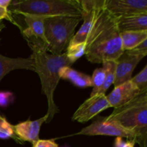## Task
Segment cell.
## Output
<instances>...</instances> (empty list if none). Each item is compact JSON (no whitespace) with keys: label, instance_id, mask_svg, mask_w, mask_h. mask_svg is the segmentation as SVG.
I'll use <instances>...</instances> for the list:
<instances>
[{"label":"cell","instance_id":"obj_1","mask_svg":"<svg viewBox=\"0 0 147 147\" xmlns=\"http://www.w3.org/2000/svg\"><path fill=\"white\" fill-rule=\"evenodd\" d=\"M123 53L117 18L105 7L99 13L86 40V58L92 63L116 61Z\"/></svg>","mask_w":147,"mask_h":147},{"label":"cell","instance_id":"obj_2","mask_svg":"<svg viewBox=\"0 0 147 147\" xmlns=\"http://www.w3.org/2000/svg\"><path fill=\"white\" fill-rule=\"evenodd\" d=\"M32 50L31 57L34 60V72L38 74L42 85V92L47 99L48 109L46 123H50L59 109L54 100V93L60 80V69L70 67L73 64L69 60L65 53L59 55L47 53L46 47L41 44L28 43Z\"/></svg>","mask_w":147,"mask_h":147},{"label":"cell","instance_id":"obj_3","mask_svg":"<svg viewBox=\"0 0 147 147\" xmlns=\"http://www.w3.org/2000/svg\"><path fill=\"white\" fill-rule=\"evenodd\" d=\"M107 118L133 132L135 142L139 146L147 147V89L123 106L113 109Z\"/></svg>","mask_w":147,"mask_h":147},{"label":"cell","instance_id":"obj_4","mask_svg":"<svg viewBox=\"0 0 147 147\" xmlns=\"http://www.w3.org/2000/svg\"><path fill=\"white\" fill-rule=\"evenodd\" d=\"M11 14L40 17H82L78 0H19L11 1L9 7Z\"/></svg>","mask_w":147,"mask_h":147},{"label":"cell","instance_id":"obj_5","mask_svg":"<svg viewBox=\"0 0 147 147\" xmlns=\"http://www.w3.org/2000/svg\"><path fill=\"white\" fill-rule=\"evenodd\" d=\"M83 18L71 17H48L45 20V34L47 42V52L63 54L74 35L76 27Z\"/></svg>","mask_w":147,"mask_h":147},{"label":"cell","instance_id":"obj_6","mask_svg":"<svg viewBox=\"0 0 147 147\" xmlns=\"http://www.w3.org/2000/svg\"><path fill=\"white\" fill-rule=\"evenodd\" d=\"M78 135L86 136H111L116 137L127 138L134 140L135 134L125 129L119 122L107 117H101L93 121L88 126L83 128Z\"/></svg>","mask_w":147,"mask_h":147},{"label":"cell","instance_id":"obj_7","mask_svg":"<svg viewBox=\"0 0 147 147\" xmlns=\"http://www.w3.org/2000/svg\"><path fill=\"white\" fill-rule=\"evenodd\" d=\"M111 107L106 95L90 96L78 107L73 114V121L86 123Z\"/></svg>","mask_w":147,"mask_h":147},{"label":"cell","instance_id":"obj_8","mask_svg":"<svg viewBox=\"0 0 147 147\" xmlns=\"http://www.w3.org/2000/svg\"><path fill=\"white\" fill-rule=\"evenodd\" d=\"M106 8L116 18L147 11V0H106Z\"/></svg>","mask_w":147,"mask_h":147},{"label":"cell","instance_id":"obj_9","mask_svg":"<svg viewBox=\"0 0 147 147\" xmlns=\"http://www.w3.org/2000/svg\"><path fill=\"white\" fill-rule=\"evenodd\" d=\"M141 55H132L125 51L116 60V76L113 85L115 87L132 79V73L138 63L144 58Z\"/></svg>","mask_w":147,"mask_h":147},{"label":"cell","instance_id":"obj_10","mask_svg":"<svg viewBox=\"0 0 147 147\" xmlns=\"http://www.w3.org/2000/svg\"><path fill=\"white\" fill-rule=\"evenodd\" d=\"M23 17L27 28L22 30V32L27 43L41 44L47 50V42L45 34V17L34 15H24Z\"/></svg>","mask_w":147,"mask_h":147},{"label":"cell","instance_id":"obj_11","mask_svg":"<svg viewBox=\"0 0 147 147\" xmlns=\"http://www.w3.org/2000/svg\"><path fill=\"white\" fill-rule=\"evenodd\" d=\"M131 80L114 88L107 97L111 107L114 109L123 106L141 93Z\"/></svg>","mask_w":147,"mask_h":147},{"label":"cell","instance_id":"obj_12","mask_svg":"<svg viewBox=\"0 0 147 147\" xmlns=\"http://www.w3.org/2000/svg\"><path fill=\"white\" fill-rule=\"evenodd\" d=\"M47 116L45 115L35 121L27 120L14 126L15 134L22 142H28L34 144L39 140L40 128L43 123L47 121Z\"/></svg>","mask_w":147,"mask_h":147},{"label":"cell","instance_id":"obj_13","mask_svg":"<svg viewBox=\"0 0 147 147\" xmlns=\"http://www.w3.org/2000/svg\"><path fill=\"white\" fill-rule=\"evenodd\" d=\"M105 7H106V6L98 7V8L90 10V11L82 12L83 24H82L77 33L73 35L69 45H78L86 42L88 37L89 34H90V31H91L92 28L94 25L95 22H96L99 13L101 11V9H103Z\"/></svg>","mask_w":147,"mask_h":147},{"label":"cell","instance_id":"obj_14","mask_svg":"<svg viewBox=\"0 0 147 147\" xmlns=\"http://www.w3.org/2000/svg\"><path fill=\"white\" fill-rule=\"evenodd\" d=\"M30 70L34 71V63L32 57L11 58L0 54V81L9 72L14 70Z\"/></svg>","mask_w":147,"mask_h":147},{"label":"cell","instance_id":"obj_15","mask_svg":"<svg viewBox=\"0 0 147 147\" xmlns=\"http://www.w3.org/2000/svg\"><path fill=\"white\" fill-rule=\"evenodd\" d=\"M120 32L147 30V11L117 18Z\"/></svg>","mask_w":147,"mask_h":147},{"label":"cell","instance_id":"obj_16","mask_svg":"<svg viewBox=\"0 0 147 147\" xmlns=\"http://www.w3.org/2000/svg\"><path fill=\"white\" fill-rule=\"evenodd\" d=\"M59 75L60 79L68 80L76 87L81 88L93 87V83L90 76L77 71L70 67H64L60 69Z\"/></svg>","mask_w":147,"mask_h":147},{"label":"cell","instance_id":"obj_17","mask_svg":"<svg viewBox=\"0 0 147 147\" xmlns=\"http://www.w3.org/2000/svg\"><path fill=\"white\" fill-rule=\"evenodd\" d=\"M121 38L124 52L130 51L138 47L147 38V30L121 32Z\"/></svg>","mask_w":147,"mask_h":147},{"label":"cell","instance_id":"obj_18","mask_svg":"<svg viewBox=\"0 0 147 147\" xmlns=\"http://www.w3.org/2000/svg\"><path fill=\"white\" fill-rule=\"evenodd\" d=\"M102 64L103 67L106 69V78L104 83L98 95H105L108 89L114 83L116 76V61H106Z\"/></svg>","mask_w":147,"mask_h":147},{"label":"cell","instance_id":"obj_19","mask_svg":"<svg viewBox=\"0 0 147 147\" xmlns=\"http://www.w3.org/2000/svg\"><path fill=\"white\" fill-rule=\"evenodd\" d=\"M106 78V69L105 67L97 68L94 70L92 76V83H93V90L90 93V96H94L98 94L101 89Z\"/></svg>","mask_w":147,"mask_h":147},{"label":"cell","instance_id":"obj_20","mask_svg":"<svg viewBox=\"0 0 147 147\" xmlns=\"http://www.w3.org/2000/svg\"><path fill=\"white\" fill-rule=\"evenodd\" d=\"M86 42L78 45H69L66 49L65 54L70 61L74 63L76 60L86 54Z\"/></svg>","mask_w":147,"mask_h":147},{"label":"cell","instance_id":"obj_21","mask_svg":"<svg viewBox=\"0 0 147 147\" xmlns=\"http://www.w3.org/2000/svg\"><path fill=\"white\" fill-rule=\"evenodd\" d=\"M10 138L14 139L18 143H23L16 135L14 126L9 123L7 119L4 118L2 121L0 123V139H10Z\"/></svg>","mask_w":147,"mask_h":147},{"label":"cell","instance_id":"obj_22","mask_svg":"<svg viewBox=\"0 0 147 147\" xmlns=\"http://www.w3.org/2000/svg\"><path fill=\"white\" fill-rule=\"evenodd\" d=\"M11 3V0H0V21H1L3 19H6L20 27L14 21V18L11 17V13L9 10V7Z\"/></svg>","mask_w":147,"mask_h":147},{"label":"cell","instance_id":"obj_23","mask_svg":"<svg viewBox=\"0 0 147 147\" xmlns=\"http://www.w3.org/2000/svg\"><path fill=\"white\" fill-rule=\"evenodd\" d=\"M132 81L136 84L141 91H143L147 89V65L139 73L132 78Z\"/></svg>","mask_w":147,"mask_h":147},{"label":"cell","instance_id":"obj_24","mask_svg":"<svg viewBox=\"0 0 147 147\" xmlns=\"http://www.w3.org/2000/svg\"><path fill=\"white\" fill-rule=\"evenodd\" d=\"M14 95L9 91L0 92V106L6 107L14 100Z\"/></svg>","mask_w":147,"mask_h":147},{"label":"cell","instance_id":"obj_25","mask_svg":"<svg viewBox=\"0 0 147 147\" xmlns=\"http://www.w3.org/2000/svg\"><path fill=\"white\" fill-rule=\"evenodd\" d=\"M132 55H141L144 57L147 55V38L138 47L130 51H126Z\"/></svg>","mask_w":147,"mask_h":147},{"label":"cell","instance_id":"obj_26","mask_svg":"<svg viewBox=\"0 0 147 147\" xmlns=\"http://www.w3.org/2000/svg\"><path fill=\"white\" fill-rule=\"evenodd\" d=\"M32 147H59L58 145L51 139H39L36 143L32 144Z\"/></svg>","mask_w":147,"mask_h":147},{"label":"cell","instance_id":"obj_27","mask_svg":"<svg viewBox=\"0 0 147 147\" xmlns=\"http://www.w3.org/2000/svg\"><path fill=\"white\" fill-rule=\"evenodd\" d=\"M134 140H129L128 142H124L121 137H116L114 142L115 147H134L135 146Z\"/></svg>","mask_w":147,"mask_h":147},{"label":"cell","instance_id":"obj_28","mask_svg":"<svg viewBox=\"0 0 147 147\" xmlns=\"http://www.w3.org/2000/svg\"><path fill=\"white\" fill-rule=\"evenodd\" d=\"M4 27H5V25H4V24H3L1 21H0V32H1V31L2 30V29L4 28Z\"/></svg>","mask_w":147,"mask_h":147},{"label":"cell","instance_id":"obj_29","mask_svg":"<svg viewBox=\"0 0 147 147\" xmlns=\"http://www.w3.org/2000/svg\"><path fill=\"white\" fill-rule=\"evenodd\" d=\"M4 117H3V116H1V115H0V123H1V121H2V120L4 119Z\"/></svg>","mask_w":147,"mask_h":147}]
</instances>
